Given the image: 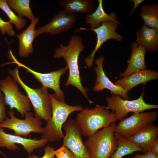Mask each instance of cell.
Listing matches in <instances>:
<instances>
[{
	"instance_id": "1",
	"label": "cell",
	"mask_w": 158,
	"mask_h": 158,
	"mask_svg": "<svg viewBox=\"0 0 158 158\" xmlns=\"http://www.w3.org/2000/svg\"><path fill=\"white\" fill-rule=\"evenodd\" d=\"M85 47L81 37L78 35H73L67 45L61 44L54 49V58H63L65 61L69 70V75L65 86L72 85L80 91L83 96L91 104L92 102L88 98V89L83 86L81 82L78 64V57Z\"/></svg>"
},
{
	"instance_id": "2",
	"label": "cell",
	"mask_w": 158,
	"mask_h": 158,
	"mask_svg": "<svg viewBox=\"0 0 158 158\" xmlns=\"http://www.w3.org/2000/svg\"><path fill=\"white\" fill-rule=\"evenodd\" d=\"M83 135L87 138L95 134L99 129L109 126L116 122L115 114L104 106L96 104L93 108H84L76 117Z\"/></svg>"
},
{
	"instance_id": "3",
	"label": "cell",
	"mask_w": 158,
	"mask_h": 158,
	"mask_svg": "<svg viewBox=\"0 0 158 158\" xmlns=\"http://www.w3.org/2000/svg\"><path fill=\"white\" fill-rule=\"evenodd\" d=\"M49 96L52 115L50 120L43 128L42 134V138L48 142H52L59 141L63 138L64 135L62 127L69 115L73 112L82 111L84 107L80 105L70 106L56 99L54 94H49Z\"/></svg>"
},
{
	"instance_id": "4",
	"label": "cell",
	"mask_w": 158,
	"mask_h": 158,
	"mask_svg": "<svg viewBox=\"0 0 158 158\" xmlns=\"http://www.w3.org/2000/svg\"><path fill=\"white\" fill-rule=\"evenodd\" d=\"M19 67L10 69L8 72L13 80L18 83L24 90L31 102L34 111L35 117L44 119L47 122L51 119L52 113L51 104L48 88L42 87L33 89L26 85L22 80L19 73Z\"/></svg>"
},
{
	"instance_id": "5",
	"label": "cell",
	"mask_w": 158,
	"mask_h": 158,
	"mask_svg": "<svg viewBox=\"0 0 158 158\" xmlns=\"http://www.w3.org/2000/svg\"><path fill=\"white\" fill-rule=\"evenodd\" d=\"M116 125L112 123L87 138L84 143L90 158H110L112 156L117 146L114 135Z\"/></svg>"
},
{
	"instance_id": "6",
	"label": "cell",
	"mask_w": 158,
	"mask_h": 158,
	"mask_svg": "<svg viewBox=\"0 0 158 158\" xmlns=\"http://www.w3.org/2000/svg\"><path fill=\"white\" fill-rule=\"evenodd\" d=\"M144 89L141 95L138 99L129 100L123 99L118 95L111 94L106 98V108L111 110L115 114L116 120L120 121L129 113H138L149 109L158 108V105L146 103L143 99Z\"/></svg>"
},
{
	"instance_id": "7",
	"label": "cell",
	"mask_w": 158,
	"mask_h": 158,
	"mask_svg": "<svg viewBox=\"0 0 158 158\" xmlns=\"http://www.w3.org/2000/svg\"><path fill=\"white\" fill-rule=\"evenodd\" d=\"M8 57L12 60V61L5 63L4 64V65L15 63L18 67L24 68L26 70L27 72L32 74L42 84V86L53 90L55 92L54 94L57 100L61 102H65V98L64 92L60 88V83L61 76L65 74L68 69L66 66L56 71L49 73H42L36 71L19 62L11 51L9 52Z\"/></svg>"
},
{
	"instance_id": "8",
	"label": "cell",
	"mask_w": 158,
	"mask_h": 158,
	"mask_svg": "<svg viewBox=\"0 0 158 158\" xmlns=\"http://www.w3.org/2000/svg\"><path fill=\"white\" fill-rule=\"evenodd\" d=\"M17 83L8 75L0 80V90L4 94L6 105L9 106L10 110L15 109L23 117L30 110V101L27 96L19 91Z\"/></svg>"
},
{
	"instance_id": "9",
	"label": "cell",
	"mask_w": 158,
	"mask_h": 158,
	"mask_svg": "<svg viewBox=\"0 0 158 158\" xmlns=\"http://www.w3.org/2000/svg\"><path fill=\"white\" fill-rule=\"evenodd\" d=\"M10 118H7L0 124V128H6L13 130L14 135L22 136L25 138L31 132L42 134L43 128L42 122L40 119L34 117V114L30 111L25 114L24 120L17 118L14 115V111H8Z\"/></svg>"
},
{
	"instance_id": "10",
	"label": "cell",
	"mask_w": 158,
	"mask_h": 158,
	"mask_svg": "<svg viewBox=\"0 0 158 158\" xmlns=\"http://www.w3.org/2000/svg\"><path fill=\"white\" fill-rule=\"evenodd\" d=\"M156 111L134 113L128 117L120 121L114 132L127 138L132 136L157 119Z\"/></svg>"
},
{
	"instance_id": "11",
	"label": "cell",
	"mask_w": 158,
	"mask_h": 158,
	"mask_svg": "<svg viewBox=\"0 0 158 158\" xmlns=\"http://www.w3.org/2000/svg\"><path fill=\"white\" fill-rule=\"evenodd\" d=\"M66 134L63 145L73 154L75 158H90L82 138L80 128L76 121L70 119L63 126Z\"/></svg>"
},
{
	"instance_id": "12",
	"label": "cell",
	"mask_w": 158,
	"mask_h": 158,
	"mask_svg": "<svg viewBox=\"0 0 158 158\" xmlns=\"http://www.w3.org/2000/svg\"><path fill=\"white\" fill-rule=\"evenodd\" d=\"M118 24L111 21L104 22L99 28L93 29L80 27L74 32L75 33L78 31L90 30L94 31L96 34L97 40L94 49L87 57L84 59V61L87 67L90 68L93 66V61L95 60L94 56L97 51L102 45L109 40L114 39L116 41L120 42L123 40V37L120 34L116 32Z\"/></svg>"
},
{
	"instance_id": "13",
	"label": "cell",
	"mask_w": 158,
	"mask_h": 158,
	"mask_svg": "<svg viewBox=\"0 0 158 158\" xmlns=\"http://www.w3.org/2000/svg\"><path fill=\"white\" fill-rule=\"evenodd\" d=\"M4 129L0 128V147L6 148L11 150L19 149L16 144L22 145L27 153L30 154L33 151L44 146L47 140L44 138L37 140L23 138L20 136L8 134L4 131Z\"/></svg>"
},
{
	"instance_id": "14",
	"label": "cell",
	"mask_w": 158,
	"mask_h": 158,
	"mask_svg": "<svg viewBox=\"0 0 158 158\" xmlns=\"http://www.w3.org/2000/svg\"><path fill=\"white\" fill-rule=\"evenodd\" d=\"M76 20L75 14H71L64 10L60 11L47 24L39 27L35 31V37L43 33L59 34L71 29Z\"/></svg>"
},
{
	"instance_id": "15",
	"label": "cell",
	"mask_w": 158,
	"mask_h": 158,
	"mask_svg": "<svg viewBox=\"0 0 158 158\" xmlns=\"http://www.w3.org/2000/svg\"><path fill=\"white\" fill-rule=\"evenodd\" d=\"M104 60V56H101L95 61V63L97 66L94 68L97 74V78L93 90L99 92L104 89H107L110 91L111 93L119 95L124 99H130L128 92L125 89L113 83L106 75L103 68Z\"/></svg>"
},
{
	"instance_id": "16",
	"label": "cell",
	"mask_w": 158,
	"mask_h": 158,
	"mask_svg": "<svg viewBox=\"0 0 158 158\" xmlns=\"http://www.w3.org/2000/svg\"><path fill=\"white\" fill-rule=\"evenodd\" d=\"M158 78V72L147 69L141 70L118 80L114 83L117 85L122 87L127 92L138 85H146L147 82Z\"/></svg>"
},
{
	"instance_id": "17",
	"label": "cell",
	"mask_w": 158,
	"mask_h": 158,
	"mask_svg": "<svg viewBox=\"0 0 158 158\" xmlns=\"http://www.w3.org/2000/svg\"><path fill=\"white\" fill-rule=\"evenodd\" d=\"M158 137V126L152 123L129 137L128 139L141 148L143 152L146 153L151 151L153 145Z\"/></svg>"
},
{
	"instance_id": "18",
	"label": "cell",
	"mask_w": 158,
	"mask_h": 158,
	"mask_svg": "<svg viewBox=\"0 0 158 158\" xmlns=\"http://www.w3.org/2000/svg\"><path fill=\"white\" fill-rule=\"evenodd\" d=\"M131 54L127 62L126 70L119 74L121 78L137 71L147 69L145 61L146 49L141 45L134 42L131 45Z\"/></svg>"
},
{
	"instance_id": "19",
	"label": "cell",
	"mask_w": 158,
	"mask_h": 158,
	"mask_svg": "<svg viewBox=\"0 0 158 158\" xmlns=\"http://www.w3.org/2000/svg\"><path fill=\"white\" fill-rule=\"evenodd\" d=\"M39 17L31 22L28 27L21 33L18 34L19 42V54L20 56L26 57L33 51L32 42L35 37V27L39 21Z\"/></svg>"
},
{
	"instance_id": "20",
	"label": "cell",
	"mask_w": 158,
	"mask_h": 158,
	"mask_svg": "<svg viewBox=\"0 0 158 158\" xmlns=\"http://www.w3.org/2000/svg\"><path fill=\"white\" fill-rule=\"evenodd\" d=\"M136 43L150 52H155L158 49V29L149 28L143 24L136 33Z\"/></svg>"
},
{
	"instance_id": "21",
	"label": "cell",
	"mask_w": 158,
	"mask_h": 158,
	"mask_svg": "<svg viewBox=\"0 0 158 158\" xmlns=\"http://www.w3.org/2000/svg\"><path fill=\"white\" fill-rule=\"evenodd\" d=\"M103 2L102 0H98V6L95 11L86 16L85 23L90 25V29L97 28L102 23L107 21H113L120 25L115 13L112 12L109 15L106 13L103 8Z\"/></svg>"
},
{
	"instance_id": "22",
	"label": "cell",
	"mask_w": 158,
	"mask_h": 158,
	"mask_svg": "<svg viewBox=\"0 0 158 158\" xmlns=\"http://www.w3.org/2000/svg\"><path fill=\"white\" fill-rule=\"evenodd\" d=\"M59 4L64 10L71 14L77 12L90 14L95 8L93 0H60Z\"/></svg>"
},
{
	"instance_id": "23",
	"label": "cell",
	"mask_w": 158,
	"mask_h": 158,
	"mask_svg": "<svg viewBox=\"0 0 158 158\" xmlns=\"http://www.w3.org/2000/svg\"><path fill=\"white\" fill-rule=\"evenodd\" d=\"M114 135L117 143V148L110 158H122L124 156L137 151H142L139 147L130 141L128 138L116 132Z\"/></svg>"
},
{
	"instance_id": "24",
	"label": "cell",
	"mask_w": 158,
	"mask_h": 158,
	"mask_svg": "<svg viewBox=\"0 0 158 158\" xmlns=\"http://www.w3.org/2000/svg\"><path fill=\"white\" fill-rule=\"evenodd\" d=\"M139 16L143 20V24L148 27L158 29V5H143Z\"/></svg>"
},
{
	"instance_id": "25",
	"label": "cell",
	"mask_w": 158,
	"mask_h": 158,
	"mask_svg": "<svg viewBox=\"0 0 158 158\" xmlns=\"http://www.w3.org/2000/svg\"><path fill=\"white\" fill-rule=\"evenodd\" d=\"M9 7L14 10L18 16L21 18L25 17L30 21L35 20L36 17L34 15L30 7L29 0H6Z\"/></svg>"
},
{
	"instance_id": "26",
	"label": "cell",
	"mask_w": 158,
	"mask_h": 158,
	"mask_svg": "<svg viewBox=\"0 0 158 158\" xmlns=\"http://www.w3.org/2000/svg\"><path fill=\"white\" fill-rule=\"evenodd\" d=\"M0 8L7 15L9 22L14 24L18 30L23 29L26 23V20L17 16L8 5L6 0H0Z\"/></svg>"
},
{
	"instance_id": "27",
	"label": "cell",
	"mask_w": 158,
	"mask_h": 158,
	"mask_svg": "<svg viewBox=\"0 0 158 158\" xmlns=\"http://www.w3.org/2000/svg\"><path fill=\"white\" fill-rule=\"evenodd\" d=\"M0 31L1 35H5L6 33L8 35L11 37L16 35L13 28L9 21L5 22L0 17Z\"/></svg>"
},
{
	"instance_id": "28",
	"label": "cell",
	"mask_w": 158,
	"mask_h": 158,
	"mask_svg": "<svg viewBox=\"0 0 158 158\" xmlns=\"http://www.w3.org/2000/svg\"><path fill=\"white\" fill-rule=\"evenodd\" d=\"M54 156L52 158H75L72 152L63 145L59 148L55 150Z\"/></svg>"
},
{
	"instance_id": "29",
	"label": "cell",
	"mask_w": 158,
	"mask_h": 158,
	"mask_svg": "<svg viewBox=\"0 0 158 158\" xmlns=\"http://www.w3.org/2000/svg\"><path fill=\"white\" fill-rule=\"evenodd\" d=\"M5 105L4 96L3 92L0 90V124L7 118L5 112Z\"/></svg>"
},
{
	"instance_id": "30",
	"label": "cell",
	"mask_w": 158,
	"mask_h": 158,
	"mask_svg": "<svg viewBox=\"0 0 158 158\" xmlns=\"http://www.w3.org/2000/svg\"><path fill=\"white\" fill-rule=\"evenodd\" d=\"M44 154L42 157H37L35 155H32L29 156L28 158H52L54 156V152L55 151L54 148L50 147L49 145L46 146L44 148Z\"/></svg>"
},
{
	"instance_id": "31",
	"label": "cell",
	"mask_w": 158,
	"mask_h": 158,
	"mask_svg": "<svg viewBox=\"0 0 158 158\" xmlns=\"http://www.w3.org/2000/svg\"><path fill=\"white\" fill-rule=\"evenodd\" d=\"M133 158H158V156L151 151L143 154H136Z\"/></svg>"
},
{
	"instance_id": "32",
	"label": "cell",
	"mask_w": 158,
	"mask_h": 158,
	"mask_svg": "<svg viewBox=\"0 0 158 158\" xmlns=\"http://www.w3.org/2000/svg\"><path fill=\"white\" fill-rule=\"evenodd\" d=\"M129 1L133 2L134 3V5L131 11L129 16H131L132 14L134 11L135 10L136 8L142 2L145 1L144 0H128Z\"/></svg>"
},
{
	"instance_id": "33",
	"label": "cell",
	"mask_w": 158,
	"mask_h": 158,
	"mask_svg": "<svg viewBox=\"0 0 158 158\" xmlns=\"http://www.w3.org/2000/svg\"><path fill=\"white\" fill-rule=\"evenodd\" d=\"M151 151L158 156V138L154 142L152 146Z\"/></svg>"
},
{
	"instance_id": "34",
	"label": "cell",
	"mask_w": 158,
	"mask_h": 158,
	"mask_svg": "<svg viewBox=\"0 0 158 158\" xmlns=\"http://www.w3.org/2000/svg\"><path fill=\"white\" fill-rule=\"evenodd\" d=\"M0 153L3 155L6 158L4 154L0 150Z\"/></svg>"
}]
</instances>
